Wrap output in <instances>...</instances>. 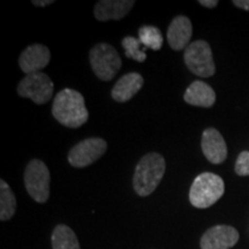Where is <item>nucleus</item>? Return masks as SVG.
Listing matches in <instances>:
<instances>
[{
	"mask_svg": "<svg viewBox=\"0 0 249 249\" xmlns=\"http://www.w3.org/2000/svg\"><path fill=\"white\" fill-rule=\"evenodd\" d=\"M53 0H33V5L37 6V7H45V6L53 4Z\"/></svg>",
	"mask_w": 249,
	"mask_h": 249,
	"instance_id": "4be33fe9",
	"label": "nucleus"
},
{
	"mask_svg": "<svg viewBox=\"0 0 249 249\" xmlns=\"http://www.w3.org/2000/svg\"><path fill=\"white\" fill-rule=\"evenodd\" d=\"M53 249H81L77 236L70 226L60 224L52 233Z\"/></svg>",
	"mask_w": 249,
	"mask_h": 249,
	"instance_id": "dca6fc26",
	"label": "nucleus"
},
{
	"mask_svg": "<svg viewBox=\"0 0 249 249\" xmlns=\"http://www.w3.org/2000/svg\"><path fill=\"white\" fill-rule=\"evenodd\" d=\"M51 52L43 44H33L24 50L18 58V65L23 73L33 74L42 71L49 65Z\"/></svg>",
	"mask_w": 249,
	"mask_h": 249,
	"instance_id": "9d476101",
	"label": "nucleus"
},
{
	"mask_svg": "<svg viewBox=\"0 0 249 249\" xmlns=\"http://www.w3.org/2000/svg\"><path fill=\"white\" fill-rule=\"evenodd\" d=\"M166 163L158 152H149L140 160L133 177L134 191L139 196H148L156 191L163 179Z\"/></svg>",
	"mask_w": 249,
	"mask_h": 249,
	"instance_id": "f03ea898",
	"label": "nucleus"
},
{
	"mask_svg": "<svg viewBox=\"0 0 249 249\" xmlns=\"http://www.w3.org/2000/svg\"><path fill=\"white\" fill-rule=\"evenodd\" d=\"M139 39L144 48L160 51L163 46V35L157 27L143 26L139 29Z\"/></svg>",
	"mask_w": 249,
	"mask_h": 249,
	"instance_id": "a211bd4d",
	"label": "nucleus"
},
{
	"mask_svg": "<svg viewBox=\"0 0 249 249\" xmlns=\"http://www.w3.org/2000/svg\"><path fill=\"white\" fill-rule=\"evenodd\" d=\"M193 35L192 22L185 15H179L173 18L167 29V42L170 48L174 51H181L191 43Z\"/></svg>",
	"mask_w": 249,
	"mask_h": 249,
	"instance_id": "f8f14e48",
	"label": "nucleus"
},
{
	"mask_svg": "<svg viewBox=\"0 0 249 249\" xmlns=\"http://www.w3.org/2000/svg\"><path fill=\"white\" fill-rule=\"evenodd\" d=\"M107 143L101 138H90L74 145L68 152V161L71 166L86 167L95 163L107 152Z\"/></svg>",
	"mask_w": 249,
	"mask_h": 249,
	"instance_id": "6e6552de",
	"label": "nucleus"
},
{
	"mask_svg": "<svg viewBox=\"0 0 249 249\" xmlns=\"http://www.w3.org/2000/svg\"><path fill=\"white\" fill-rule=\"evenodd\" d=\"M183 99L193 107H211L216 102V93L209 85L197 80L187 88Z\"/></svg>",
	"mask_w": 249,
	"mask_h": 249,
	"instance_id": "2eb2a0df",
	"label": "nucleus"
},
{
	"mask_svg": "<svg viewBox=\"0 0 249 249\" xmlns=\"http://www.w3.org/2000/svg\"><path fill=\"white\" fill-rule=\"evenodd\" d=\"M235 173L240 177L249 176V151H242L235 161Z\"/></svg>",
	"mask_w": 249,
	"mask_h": 249,
	"instance_id": "aec40b11",
	"label": "nucleus"
},
{
	"mask_svg": "<svg viewBox=\"0 0 249 249\" xmlns=\"http://www.w3.org/2000/svg\"><path fill=\"white\" fill-rule=\"evenodd\" d=\"M18 93L23 98H29L37 105L48 103L53 93V82L43 71L28 74L20 81Z\"/></svg>",
	"mask_w": 249,
	"mask_h": 249,
	"instance_id": "0eeeda50",
	"label": "nucleus"
},
{
	"mask_svg": "<svg viewBox=\"0 0 249 249\" xmlns=\"http://www.w3.org/2000/svg\"><path fill=\"white\" fill-rule=\"evenodd\" d=\"M133 0H101L93 9V14L98 21L121 20L134 7Z\"/></svg>",
	"mask_w": 249,
	"mask_h": 249,
	"instance_id": "ddd939ff",
	"label": "nucleus"
},
{
	"mask_svg": "<svg viewBox=\"0 0 249 249\" xmlns=\"http://www.w3.org/2000/svg\"><path fill=\"white\" fill-rule=\"evenodd\" d=\"M198 2H200V5L204 6V7H208V8H213L218 5L217 0H200Z\"/></svg>",
	"mask_w": 249,
	"mask_h": 249,
	"instance_id": "5701e85b",
	"label": "nucleus"
},
{
	"mask_svg": "<svg viewBox=\"0 0 249 249\" xmlns=\"http://www.w3.org/2000/svg\"><path fill=\"white\" fill-rule=\"evenodd\" d=\"M50 171L44 161L33 160L24 171V186L28 194L38 203H45L50 197Z\"/></svg>",
	"mask_w": 249,
	"mask_h": 249,
	"instance_id": "39448f33",
	"label": "nucleus"
},
{
	"mask_svg": "<svg viewBox=\"0 0 249 249\" xmlns=\"http://www.w3.org/2000/svg\"><path fill=\"white\" fill-rule=\"evenodd\" d=\"M17 210V198L11 187L5 180L0 181V219L2 222L9 220Z\"/></svg>",
	"mask_w": 249,
	"mask_h": 249,
	"instance_id": "f3484780",
	"label": "nucleus"
},
{
	"mask_svg": "<svg viewBox=\"0 0 249 249\" xmlns=\"http://www.w3.org/2000/svg\"><path fill=\"white\" fill-rule=\"evenodd\" d=\"M233 5L238 8L249 11V0H234V1H233Z\"/></svg>",
	"mask_w": 249,
	"mask_h": 249,
	"instance_id": "412c9836",
	"label": "nucleus"
},
{
	"mask_svg": "<svg viewBox=\"0 0 249 249\" xmlns=\"http://www.w3.org/2000/svg\"><path fill=\"white\" fill-rule=\"evenodd\" d=\"M52 114L59 124L70 128H79L89 118L85 97L71 88L62 89L55 95Z\"/></svg>",
	"mask_w": 249,
	"mask_h": 249,
	"instance_id": "f257e3e1",
	"label": "nucleus"
},
{
	"mask_svg": "<svg viewBox=\"0 0 249 249\" xmlns=\"http://www.w3.org/2000/svg\"><path fill=\"white\" fill-rule=\"evenodd\" d=\"M239 232L229 225L211 227L201 238V249H231L239 241Z\"/></svg>",
	"mask_w": 249,
	"mask_h": 249,
	"instance_id": "1a4fd4ad",
	"label": "nucleus"
},
{
	"mask_svg": "<svg viewBox=\"0 0 249 249\" xmlns=\"http://www.w3.org/2000/svg\"><path fill=\"white\" fill-rule=\"evenodd\" d=\"M89 60L95 75L102 81H111L121 68V58L113 46L99 43L90 50Z\"/></svg>",
	"mask_w": 249,
	"mask_h": 249,
	"instance_id": "20e7f679",
	"label": "nucleus"
},
{
	"mask_svg": "<svg viewBox=\"0 0 249 249\" xmlns=\"http://www.w3.org/2000/svg\"><path fill=\"white\" fill-rule=\"evenodd\" d=\"M141 40L133 36H127L123 39V48L126 57L138 62H143L147 59V54H145L147 48L141 49Z\"/></svg>",
	"mask_w": 249,
	"mask_h": 249,
	"instance_id": "6ab92c4d",
	"label": "nucleus"
},
{
	"mask_svg": "<svg viewBox=\"0 0 249 249\" xmlns=\"http://www.w3.org/2000/svg\"><path fill=\"white\" fill-rule=\"evenodd\" d=\"M183 59L187 68L200 77L213 76L216 71L213 51L205 40L192 42L185 50Z\"/></svg>",
	"mask_w": 249,
	"mask_h": 249,
	"instance_id": "423d86ee",
	"label": "nucleus"
},
{
	"mask_svg": "<svg viewBox=\"0 0 249 249\" xmlns=\"http://www.w3.org/2000/svg\"><path fill=\"white\" fill-rule=\"evenodd\" d=\"M225 185L217 174L204 172L196 177L189 191V201L193 207L207 209L224 195Z\"/></svg>",
	"mask_w": 249,
	"mask_h": 249,
	"instance_id": "7ed1b4c3",
	"label": "nucleus"
},
{
	"mask_svg": "<svg viewBox=\"0 0 249 249\" xmlns=\"http://www.w3.org/2000/svg\"><path fill=\"white\" fill-rule=\"evenodd\" d=\"M201 148L208 160L213 164H222L227 157V145L222 134L216 128H207L202 134Z\"/></svg>",
	"mask_w": 249,
	"mask_h": 249,
	"instance_id": "9b49d317",
	"label": "nucleus"
},
{
	"mask_svg": "<svg viewBox=\"0 0 249 249\" xmlns=\"http://www.w3.org/2000/svg\"><path fill=\"white\" fill-rule=\"evenodd\" d=\"M143 83H144V80L141 74L135 73V71L126 74V75L121 76L114 85L111 91L112 98L119 103L128 102L140 91V89L143 87Z\"/></svg>",
	"mask_w": 249,
	"mask_h": 249,
	"instance_id": "4468645a",
	"label": "nucleus"
}]
</instances>
